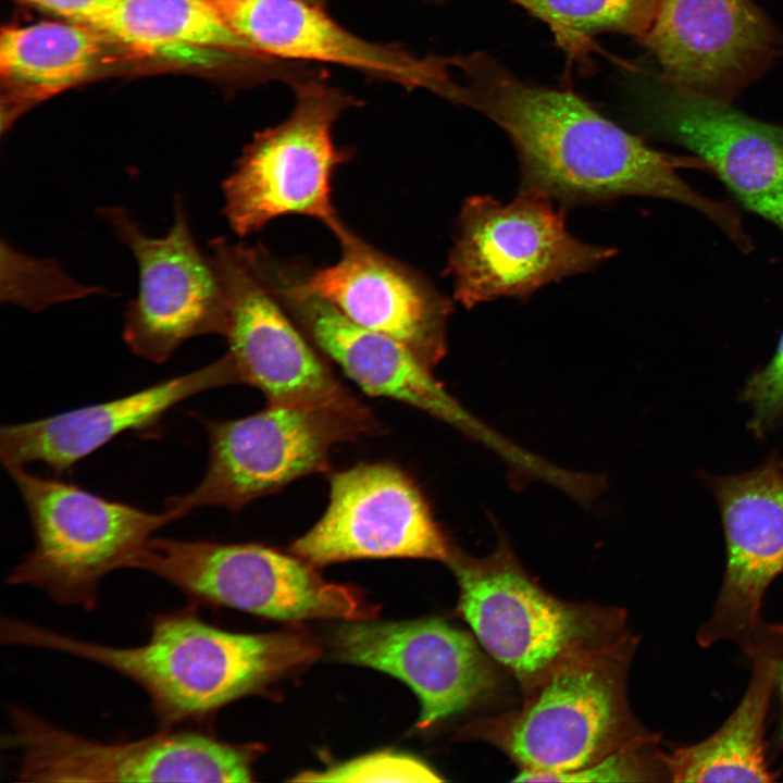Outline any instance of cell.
I'll list each match as a JSON object with an SVG mask.
<instances>
[{
    "instance_id": "20",
    "label": "cell",
    "mask_w": 783,
    "mask_h": 783,
    "mask_svg": "<svg viewBox=\"0 0 783 783\" xmlns=\"http://www.w3.org/2000/svg\"><path fill=\"white\" fill-rule=\"evenodd\" d=\"M228 26L263 55L328 62L442 97L447 57H418L365 40L303 0H211Z\"/></svg>"
},
{
    "instance_id": "28",
    "label": "cell",
    "mask_w": 783,
    "mask_h": 783,
    "mask_svg": "<svg viewBox=\"0 0 783 783\" xmlns=\"http://www.w3.org/2000/svg\"><path fill=\"white\" fill-rule=\"evenodd\" d=\"M5 247L7 251H3V254L8 257V260L36 278V285L20 301L25 308L41 309L54 301L97 291L95 287L86 288L75 283L54 262L34 260L18 253L9 246Z\"/></svg>"
},
{
    "instance_id": "17",
    "label": "cell",
    "mask_w": 783,
    "mask_h": 783,
    "mask_svg": "<svg viewBox=\"0 0 783 783\" xmlns=\"http://www.w3.org/2000/svg\"><path fill=\"white\" fill-rule=\"evenodd\" d=\"M337 262L308 269L290 263L299 285L353 323L406 345L433 369L445 356L451 301L424 275L348 229Z\"/></svg>"
},
{
    "instance_id": "2",
    "label": "cell",
    "mask_w": 783,
    "mask_h": 783,
    "mask_svg": "<svg viewBox=\"0 0 783 783\" xmlns=\"http://www.w3.org/2000/svg\"><path fill=\"white\" fill-rule=\"evenodd\" d=\"M191 605L156 616L149 639L115 647L2 618L1 642L103 666L139 685L163 729L200 722L272 679L313 661L318 646L295 632L243 634L207 623Z\"/></svg>"
},
{
    "instance_id": "7",
    "label": "cell",
    "mask_w": 783,
    "mask_h": 783,
    "mask_svg": "<svg viewBox=\"0 0 783 783\" xmlns=\"http://www.w3.org/2000/svg\"><path fill=\"white\" fill-rule=\"evenodd\" d=\"M355 104L321 78L297 85L287 119L257 133L223 183V211L234 233L244 237L295 214L319 220L337 238L349 229L333 203L332 181L352 153L335 145L332 130Z\"/></svg>"
},
{
    "instance_id": "3",
    "label": "cell",
    "mask_w": 783,
    "mask_h": 783,
    "mask_svg": "<svg viewBox=\"0 0 783 783\" xmlns=\"http://www.w3.org/2000/svg\"><path fill=\"white\" fill-rule=\"evenodd\" d=\"M635 639L624 637L572 651L522 688L519 710L469 724L520 769L564 772L623 748L658 742L631 712L626 681Z\"/></svg>"
},
{
    "instance_id": "21",
    "label": "cell",
    "mask_w": 783,
    "mask_h": 783,
    "mask_svg": "<svg viewBox=\"0 0 783 783\" xmlns=\"http://www.w3.org/2000/svg\"><path fill=\"white\" fill-rule=\"evenodd\" d=\"M238 384L227 353L187 374L136 393L52 417L3 425L0 458L7 469L39 462L62 474L114 437L156 423L182 401Z\"/></svg>"
},
{
    "instance_id": "11",
    "label": "cell",
    "mask_w": 783,
    "mask_h": 783,
    "mask_svg": "<svg viewBox=\"0 0 783 783\" xmlns=\"http://www.w3.org/2000/svg\"><path fill=\"white\" fill-rule=\"evenodd\" d=\"M98 213L138 264V295L123 324V339L135 355L164 362L190 338L224 336L225 290L211 254L195 240L181 196L175 197L173 224L163 237L147 236L124 208L107 207Z\"/></svg>"
},
{
    "instance_id": "1",
    "label": "cell",
    "mask_w": 783,
    "mask_h": 783,
    "mask_svg": "<svg viewBox=\"0 0 783 783\" xmlns=\"http://www.w3.org/2000/svg\"><path fill=\"white\" fill-rule=\"evenodd\" d=\"M446 100L497 124L521 169L518 194L552 200L567 210L624 197L672 200L712 220L734 240L737 215L698 194L676 173L684 163L648 146L576 94L521 80L486 53L449 58Z\"/></svg>"
},
{
    "instance_id": "5",
    "label": "cell",
    "mask_w": 783,
    "mask_h": 783,
    "mask_svg": "<svg viewBox=\"0 0 783 783\" xmlns=\"http://www.w3.org/2000/svg\"><path fill=\"white\" fill-rule=\"evenodd\" d=\"M7 470L34 533L33 549L7 582L40 589L59 605L94 609L101 580L129 568L159 529L182 518L167 508L150 512L110 500L25 467Z\"/></svg>"
},
{
    "instance_id": "23",
    "label": "cell",
    "mask_w": 783,
    "mask_h": 783,
    "mask_svg": "<svg viewBox=\"0 0 783 783\" xmlns=\"http://www.w3.org/2000/svg\"><path fill=\"white\" fill-rule=\"evenodd\" d=\"M104 34L77 23L41 22L4 27L0 39L3 84L32 104L89 77L102 61Z\"/></svg>"
},
{
    "instance_id": "8",
    "label": "cell",
    "mask_w": 783,
    "mask_h": 783,
    "mask_svg": "<svg viewBox=\"0 0 783 783\" xmlns=\"http://www.w3.org/2000/svg\"><path fill=\"white\" fill-rule=\"evenodd\" d=\"M566 211L527 194L508 203L488 195L467 198L446 266L453 298L467 309L499 298L523 301L548 284L597 269L617 253L573 236Z\"/></svg>"
},
{
    "instance_id": "16",
    "label": "cell",
    "mask_w": 783,
    "mask_h": 783,
    "mask_svg": "<svg viewBox=\"0 0 783 783\" xmlns=\"http://www.w3.org/2000/svg\"><path fill=\"white\" fill-rule=\"evenodd\" d=\"M334 643L341 660L405 682L420 700V729L465 710L498 684L477 639L440 619L358 620L341 626Z\"/></svg>"
},
{
    "instance_id": "19",
    "label": "cell",
    "mask_w": 783,
    "mask_h": 783,
    "mask_svg": "<svg viewBox=\"0 0 783 783\" xmlns=\"http://www.w3.org/2000/svg\"><path fill=\"white\" fill-rule=\"evenodd\" d=\"M726 542V568L698 643L733 641L746 650L762 625L761 602L783 572V473L763 467L714 481Z\"/></svg>"
},
{
    "instance_id": "30",
    "label": "cell",
    "mask_w": 783,
    "mask_h": 783,
    "mask_svg": "<svg viewBox=\"0 0 783 783\" xmlns=\"http://www.w3.org/2000/svg\"><path fill=\"white\" fill-rule=\"evenodd\" d=\"M34 7L97 30L120 0H23Z\"/></svg>"
},
{
    "instance_id": "26",
    "label": "cell",
    "mask_w": 783,
    "mask_h": 783,
    "mask_svg": "<svg viewBox=\"0 0 783 783\" xmlns=\"http://www.w3.org/2000/svg\"><path fill=\"white\" fill-rule=\"evenodd\" d=\"M658 742L618 750L599 761L572 771L520 769L513 782H644L667 774Z\"/></svg>"
},
{
    "instance_id": "27",
    "label": "cell",
    "mask_w": 783,
    "mask_h": 783,
    "mask_svg": "<svg viewBox=\"0 0 783 783\" xmlns=\"http://www.w3.org/2000/svg\"><path fill=\"white\" fill-rule=\"evenodd\" d=\"M290 781L442 782L443 778L418 758L384 750L355 758L323 771H307Z\"/></svg>"
},
{
    "instance_id": "29",
    "label": "cell",
    "mask_w": 783,
    "mask_h": 783,
    "mask_svg": "<svg viewBox=\"0 0 783 783\" xmlns=\"http://www.w3.org/2000/svg\"><path fill=\"white\" fill-rule=\"evenodd\" d=\"M744 395L753 409L750 427L762 434L783 411V335L774 357L749 378Z\"/></svg>"
},
{
    "instance_id": "22",
    "label": "cell",
    "mask_w": 783,
    "mask_h": 783,
    "mask_svg": "<svg viewBox=\"0 0 783 783\" xmlns=\"http://www.w3.org/2000/svg\"><path fill=\"white\" fill-rule=\"evenodd\" d=\"M753 659L746 692L729 719L697 744L662 753L672 782H771L765 723L783 662V624L762 623L745 651Z\"/></svg>"
},
{
    "instance_id": "4",
    "label": "cell",
    "mask_w": 783,
    "mask_h": 783,
    "mask_svg": "<svg viewBox=\"0 0 783 783\" xmlns=\"http://www.w3.org/2000/svg\"><path fill=\"white\" fill-rule=\"evenodd\" d=\"M459 586L458 611L488 654L524 688L561 658L629 634L625 612L559 599L543 589L508 540L475 558L452 548L446 562Z\"/></svg>"
},
{
    "instance_id": "13",
    "label": "cell",
    "mask_w": 783,
    "mask_h": 783,
    "mask_svg": "<svg viewBox=\"0 0 783 783\" xmlns=\"http://www.w3.org/2000/svg\"><path fill=\"white\" fill-rule=\"evenodd\" d=\"M452 546L415 481L387 462L334 472L321 519L290 546L313 566L366 558L447 562Z\"/></svg>"
},
{
    "instance_id": "32",
    "label": "cell",
    "mask_w": 783,
    "mask_h": 783,
    "mask_svg": "<svg viewBox=\"0 0 783 783\" xmlns=\"http://www.w3.org/2000/svg\"><path fill=\"white\" fill-rule=\"evenodd\" d=\"M303 1H307V2H310V3H312V4H316V5H320V7H321V5H322L324 2H326L327 0H303Z\"/></svg>"
},
{
    "instance_id": "15",
    "label": "cell",
    "mask_w": 783,
    "mask_h": 783,
    "mask_svg": "<svg viewBox=\"0 0 783 783\" xmlns=\"http://www.w3.org/2000/svg\"><path fill=\"white\" fill-rule=\"evenodd\" d=\"M638 41L663 77L728 102L768 69L782 46L751 0H659Z\"/></svg>"
},
{
    "instance_id": "31",
    "label": "cell",
    "mask_w": 783,
    "mask_h": 783,
    "mask_svg": "<svg viewBox=\"0 0 783 783\" xmlns=\"http://www.w3.org/2000/svg\"><path fill=\"white\" fill-rule=\"evenodd\" d=\"M779 681H780V687H781L782 700H783V662H782L781 670H780ZM782 732H783V730H782Z\"/></svg>"
},
{
    "instance_id": "12",
    "label": "cell",
    "mask_w": 783,
    "mask_h": 783,
    "mask_svg": "<svg viewBox=\"0 0 783 783\" xmlns=\"http://www.w3.org/2000/svg\"><path fill=\"white\" fill-rule=\"evenodd\" d=\"M209 247L227 299L223 337L238 384L258 388L268 402L359 403L276 297L249 246L217 237Z\"/></svg>"
},
{
    "instance_id": "9",
    "label": "cell",
    "mask_w": 783,
    "mask_h": 783,
    "mask_svg": "<svg viewBox=\"0 0 783 783\" xmlns=\"http://www.w3.org/2000/svg\"><path fill=\"white\" fill-rule=\"evenodd\" d=\"M129 568L164 580L195 606L285 621L366 620L378 611L356 588L330 583L300 557L260 544L152 537Z\"/></svg>"
},
{
    "instance_id": "6",
    "label": "cell",
    "mask_w": 783,
    "mask_h": 783,
    "mask_svg": "<svg viewBox=\"0 0 783 783\" xmlns=\"http://www.w3.org/2000/svg\"><path fill=\"white\" fill-rule=\"evenodd\" d=\"M209 459L200 483L167 499L182 517L202 507L238 511L291 482L330 468L331 449L374 433L378 424L361 402L318 406L268 402L239 419H201Z\"/></svg>"
},
{
    "instance_id": "18",
    "label": "cell",
    "mask_w": 783,
    "mask_h": 783,
    "mask_svg": "<svg viewBox=\"0 0 783 783\" xmlns=\"http://www.w3.org/2000/svg\"><path fill=\"white\" fill-rule=\"evenodd\" d=\"M256 263L282 304L314 347L364 393L398 400L462 426L467 418L425 365L399 340L362 327L304 290L290 263L262 247Z\"/></svg>"
},
{
    "instance_id": "25",
    "label": "cell",
    "mask_w": 783,
    "mask_h": 783,
    "mask_svg": "<svg viewBox=\"0 0 783 783\" xmlns=\"http://www.w3.org/2000/svg\"><path fill=\"white\" fill-rule=\"evenodd\" d=\"M543 21L571 58L588 51L605 33L639 40L649 29L659 0H511Z\"/></svg>"
},
{
    "instance_id": "24",
    "label": "cell",
    "mask_w": 783,
    "mask_h": 783,
    "mask_svg": "<svg viewBox=\"0 0 783 783\" xmlns=\"http://www.w3.org/2000/svg\"><path fill=\"white\" fill-rule=\"evenodd\" d=\"M99 32L146 52L264 57L228 26L211 0H120Z\"/></svg>"
},
{
    "instance_id": "10",
    "label": "cell",
    "mask_w": 783,
    "mask_h": 783,
    "mask_svg": "<svg viewBox=\"0 0 783 783\" xmlns=\"http://www.w3.org/2000/svg\"><path fill=\"white\" fill-rule=\"evenodd\" d=\"M8 742L26 782H250L251 749L210 735L163 729L145 738L102 743L11 707Z\"/></svg>"
},
{
    "instance_id": "14",
    "label": "cell",
    "mask_w": 783,
    "mask_h": 783,
    "mask_svg": "<svg viewBox=\"0 0 783 783\" xmlns=\"http://www.w3.org/2000/svg\"><path fill=\"white\" fill-rule=\"evenodd\" d=\"M642 122L693 151L749 210L783 231V128L662 75L634 84Z\"/></svg>"
}]
</instances>
